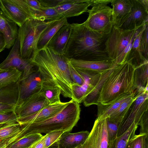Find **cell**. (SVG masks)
I'll list each match as a JSON object with an SVG mask.
<instances>
[{
	"label": "cell",
	"instance_id": "1",
	"mask_svg": "<svg viewBox=\"0 0 148 148\" xmlns=\"http://www.w3.org/2000/svg\"><path fill=\"white\" fill-rule=\"evenodd\" d=\"M31 61L37 68L44 82L58 87L64 97L71 98L73 82L70 74L69 58L46 47L37 50Z\"/></svg>",
	"mask_w": 148,
	"mask_h": 148
},
{
	"label": "cell",
	"instance_id": "2",
	"mask_svg": "<svg viewBox=\"0 0 148 148\" xmlns=\"http://www.w3.org/2000/svg\"><path fill=\"white\" fill-rule=\"evenodd\" d=\"M71 24L72 31L66 47L65 56L69 59L90 61L109 58L105 46L109 35L103 36L94 32L83 23Z\"/></svg>",
	"mask_w": 148,
	"mask_h": 148
},
{
	"label": "cell",
	"instance_id": "3",
	"mask_svg": "<svg viewBox=\"0 0 148 148\" xmlns=\"http://www.w3.org/2000/svg\"><path fill=\"white\" fill-rule=\"evenodd\" d=\"M135 69L133 66L127 62L116 65L101 88L97 104H107L121 96L134 93Z\"/></svg>",
	"mask_w": 148,
	"mask_h": 148
},
{
	"label": "cell",
	"instance_id": "4",
	"mask_svg": "<svg viewBox=\"0 0 148 148\" xmlns=\"http://www.w3.org/2000/svg\"><path fill=\"white\" fill-rule=\"evenodd\" d=\"M79 103L71 99L61 111L48 118L25 124V134L36 133L46 134L56 130L70 132L80 119Z\"/></svg>",
	"mask_w": 148,
	"mask_h": 148
},
{
	"label": "cell",
	"instance_id": "5",
	"mask_svg": "<svg viewBox=\"0 0 148 148\" xmlns=\"http://www.w3.org/2000/svg\"><path fill=\"white\" fill-rule=\"evenodd\" d=\"M55 21H45L31 18L19 27L18 38L19 54L22 58L31 60L37 50V44L41 35Z\"/></svg>",
	"mask_w": 148,
	"mask_h": 148
},
{
	"label": "cell",
	"instance_id": "6",
	"mask_svg": "<svg viewBox=\"0 0 148 148\" xmlns=\"http://www.w3.org/2000/svg\"><path fill=\"white\" fill-rule=\"evenodd\" d=\"M112 0H92V8L87 12L88 16L83 23L92 31L103 36L108 35L113 27L112 9L107 5Z\"/></svg>",
	"mask_w": 148,
	"mask_h": 148
},
{
	"label": "cell",
	"instance_id": "7",
	"mask_svg": "<svg viewBox=\"0 0 148 148\" xmlns=\"http://www.w3.org/2000/svg\"><path fill=\"white\" fill-rule=\"evenodd\" d=\"M137 29L113 27L105 43L106 51L110 59L113 62L124 51Z\"/></svg>",
	"mask_w": 148,
	"mask_h": 148
},
{
	"label": "cell",
	"instance_id": "8",
	"mask_svg": "<svg viewBox=\"0 0 148 148\" xmlns=\"http://www.w3.org/2000/svg\"><path fill=\"white\" fill-rule=\"evenodd\" d=\"M137 96L122 122L118 126L117 137L126 131L133 124L138 126L145 113L148 110V91L138 92Z\"/></svg>",
	"mask_w": 148,
	"mask_h": 148
},
{
	"label": "cell",
	"instance_id": "9",
	"mask_svg": "<svg viewBox=\"0 0 148 148\" xmlns=\"http://www.w3.org/2000/svg\"><path fill=\"white\" fill-rule=\"evenodd\" d=\"M0 8L8 18L19 27L27 20L35 18L24 0H0Z\"/></svg>",
	"mask_w": 148,
	"mask_h": 148
},
{
	"label": "cell",
	"instance_id": "10",
	"mask_svg": "<svg viewBox=\"0 0 148 148\" xmlns=\"http://www.w3.org/2000/svg\"><path fill=\"white\" fill-rule=\"evenodd\" d=\"M43 82L38 70H35L25 77L20 79L17 82L18 98L16 105L30 96L39 92Z\"/></svg>",
	"mask_w": 148,
	"mask_h": 148
},
{
	"label": "cell",
	"instance_id": "11",
	"mask_svg": "<svg viewBox=\"0 0 148 148\" xmlns=\"http://www.w3.org/2000/svg\"><path fill=\"white\" fill-rule=\"evenodd\" d=\"M34 66L31 60L24 59L20 56L18 38L7 57L0 64V69L14 68L22 72L20 79L25 77L34 70Z\"/></svg>",
	"mask_w": 148,
	"mask_h": 148
},
{
	"label": "cell",
	"instance_id": "12",
	"mask_svg": "<svg viewBox=\"0 0 148 148\" xmlns=\"http://www.w3.org/2000/svg\"><path fill=\"white\" fill-rule=\"evenodd\" d=\"M132 1L133 5L130 12L120 22L116 28L134 30L148 23V11L138 0Z\"/></svg>",
	"mask_w": 148,
	"mask_h": 148
},
{
	"label": "cell",
	"instance_id": "13",
	"mask_svg": "<svg viewBox=\"0 0 148 148\" xmlns=\"http://www.w3.org/2000/svg\"><path fill=\"white\" fill-rule=\"evenodd\" d=\"M76 70L82 76L84 82L81 86L73 83L71 87V98L76 102L80 103L83 102L86 97L94 89L102 73H97L84 70Z\"/></svg>",
	"mask_w": 148,
	"mask_h": 148
},
{
	"label": "cell",
	"instance_id": "14",
	"mask_svg": "<svg viewBox=\"0 0 148 148\" xmlns=\"http://www.w3.org/2000/svg\"><path fill=\"white\" fill-rule=\"evenodd\" d=\"M107 119H96L88 136L80 148H107Z\"/></svg>",
	"mask_w": 148,
	"mask_h": 148
},
{
	"label": "cell",
	"instance_id": "15",
	"mask_svg": "<svg viewBox=\"0 0 148 148\" xmlns=\"http://www.w3.org/2000/svg\"><path fill=\"white\" fill-rule=\"evenodd\" d=\"M50 104L48 100L40 92L33 95L16 105L14 112L17 118L34 114Z\"/></svg>",
	"mask_w": 148,
	"mask_h": 148
},
{
	"label": "cell",
	"instance_id": "16",
	"mask_svg": "<svg viewBox=\"0 0 148 148\" xmlns=\"http://www.w3.org/2000/svg\"><path fill=\"white\" fill-rule=\"evenodd\" d=\"M92 5V0H68L54 8L62 17L67 18L87 12L88 7Z\"/></svg>",
	"mask_w": 148,
	"mask_h": 148
},
{
	"label": "cell",
	"instance_id": "17",
	"mask_svg": "<svg viewBox=\"0 0 148 148\" xmlns=\"http://www.w3.org/2000/svg\"><path fill=\"white\" fill-rule=\"evenodd\" d=\"M71 65L76 69L101 73L112 68L115 64L109 58L101 61H90L69 59Z\"/></svg>",
	"mask_w": 148,
	"mask_h": 148
},
{
	"label": "cell",
	"instance_id": "18",
	"mask_svg": "<svg viewBox=\"0 0 148 148\" xmlns=\"http://www.w3.org/2000/svg\"><path fill=\"white\" fill-rule=\"evenodd\" d=\"M69 102L50 104L44 108L31 115L17 118L21 125L40 121L50 117L61 111L68 103Z\"/></svg>",
	"mask_w": 148,
	"mask_h": 148
},
{
	"label": "cell",
	"instance_id": "19",
	"mask_svg": "<svg viewBox=\"0 0 148 148\" xmlns=\"http://www.w3.org/2000/svg\"><path fill=\"white\" fill-rule=\"evenodd\" d=\"M72 30L71 24L63 25L51 39L46 47L52 49L57 54L64 55Z\"/></svg>",
	"mask_w": 148,
	"mask_h": 148
},
{
	"label": "cell",
	"instance_id": "20",
	"mask_svg": "<svg viewBox=\"0 0 148 148\" xmlns=\"http://www.w3.org/2000/svg\"><path fill=\"white\" fill-rule=\"evenodd\" d=\"M89 133V131L86 130L74 133L65 132L52 147H57L59 148H77L83 143Z\"/></svg>",
	"mask_w": 148,
	"mask_h": 148
},
{
	"label": "cell",
	"instance_id": "21",
	"mask_svg": "<svg viewBox=\"0 0 148 148\" xmlns=\"http://www.w3.org/2000/svg\"><path fill=\"white\" fill-rule=\"evenodd\" d=\"M0 32L3 36L5 48L9 49L13 46L18 37L17 25L8 18L0 10Z\"/></svg>",
	"mask_w": 148,
	"mask_h": 148
},
{
	"label": "cell",
	"instance_id": "22",
	"mask_svg": "<svg viewBox=\"0 0 148 148\" xmlns=\"http://www.w3.org/2000/svg\"><path fill=\"white\" fill-rule=\"evenodd\" d=\"M148 23L145 24L135 38L130 50L127 54L125 62L131 64L135 68L148 60L144 57L140 48V42L143 33Z\"/></svg>",
	"mask_w": 148,
	"mask_h": 148
},
{
	"label": "cell",
	"instance_id": "23",
	"mask_svg": "<svg viewBox=\"0 0 148 148\" xmlns=\"http://www.w3.org/2000/svg\"><path fill=\"white\" fill-rule=\"evenodd\" d=\"M112 20L113 27L116 28L120 22L130 12L132 0H112Z\"/></svg>",
	"mask_w": 148,
	"mask_h": 148
},
{
	"label": "cell",
	"instance_id": "24",
	"mask_svg": "<svg viewBox=\"0 0 148 148\" xmlns=\"http://www.w3.org/2000/svg\"><path fill=\"white\" fill-rule=\"evenodd\" d=\"M68 24L67 18L63 17L55 21L48 26L40 37L37 44V50L46 47L58 30L63 25Z\"/></svg>",
	"mask_w": 148,
	"mask_h": 148
},
{
	"label": "cell",
	"instance_id": "25",
	"mask_svg": "<svg viewBox=\"0 0 148 148\" xmlns=\"http://www.w3.org/2000/svg\"><path fill=\"white\" fill-rule=\"evenodd\" d=\"M148 85V61L135 68L133 77L134 91H143Z\"/></svg>",
	"mask_w": 148,
	"mask_h": 148
},
{
	"label": "cell",
	"instance_id": "26",
	"mask_svg": "<svg viewBox=\"0 0 148 148\" xmlns=\"http://www.w3.org/2000/svg\"><path fill=\"white\" fill-rule=\"evenodd\" d=\"M134 92L132 94H126L121 96L113 102L107 104L98 103L97 104V119L103 120L108 118L123 102L130 97Z\"/></svg>",
	"mask_w": 148,
	"mask_h": 148
},
{
	"label": "cell",
	"instance_id": "27",
	"mask_svg": "<svg viewBox=\"0 0 148 148\" xmlns=\"http://www.w3.org/2000/svg\"><path fill=\"white\" fill-rule=\"evenodd\" d=\"M138 92L134 93L123 102L107 118L110 121L117 123L118 126L122 122L127 114L132 104L137 97Z\"/></svg>",
	"mask_w": 148,
	"mask_h": 148
},
{
	"label": "cell",
	"instance_id": "28",
	"mask_svg": "<svg viewBox=\"0 0 148 148\" xmlns=\"http://www.w3.org/2000/svg\"><path fill=\"white\" fill-rule=\"evenodd\" d=\"M116 65L101 74L99 79L94 89L83 100V102L85 106L88 107L92 105L97 104L101 88L106 79L113 71Z\"/></svg>",
	"mask_w": 148,
	"mask_h": 148
},
{
	"label": "cell",
	"instance_id": "29",
	"mask_svg": "<svg viewBox=\"0 0 148 148\" xmlns=\"http://www.w3.org/2000/svg\"><path fill=\"white\" fill-rule=\"evenodd\" d=\"M22 75V72L14 68L0 69V89L18 82Z\"/></svg>",
	"mask_w": 148,
	"mask_h": 148
},
{
	"label": "cell",
	"instance_id": "30",
	"mask_svg": "<svg viewBox=\"0 0 148 148\" xmlns=\"http://www.w3.org/2000/svg\"><path fill=\"white\" fill-rule=\"evenodd\" d=\"M40 92L48 100L50 104L61 102L60 99L61 90L57 86L43 82Z\"/></svg>",
	"mask_w": 148,
	"mask_h": 148
},
{
	"label": "cell",
	"instance_id": "31",
	"mask_svg": "<svg viewBox=\"0 0 148 148\" xmlns=\"http://www.w3.org/2000/svg\"><path fill=\"white\" fill-rule=\"evenodd\" d=\"M29 8L35 18L42 21H55L62 18L54 8L42 6L40 10Z\"/></svg>",
	"mask_w": 148,
	"mask_h": 148
},
{
	"label": "cell",
	"instance_id": "32",
	"mask_svg": "<svg viewBox=\"0 0 148 148\" xmlns=\"http://www.w3.org/2000/svg\"><path fill=\"white\" fill-rule=\"evenodd\" d=\"M43 136L39 133L27 134L12 143L6 148H28Z\"/></svg>",
	"mask_w": 148,
	"mask_h": 148
},
{
	"label": "cell",
	"instance_id": "33",
	"mask_svg": "<svg viewBox=\"0 0 148 148\" xmlns=\"http://www.w3.org/2000/svg\"><path fill=\"white\" fill-rule=\"evenodd\" d=\"M138 126L133 124L124 133L118 136L113 144L112 148H127L130 139L135 134Z\"/></svg>",
	"mask_w": 148,
	"mask_h": 148
},
{
	"label": "cell",
	"instance_id": "34",
	"mask_svg": "<svg viewBox=\"0 0 148 148\" xmlns=\"http://www.w3.org/2000/svg\"><path fill=\"white\" fill-rule=\"evenodd\" d=\"M128 148H148V134L140 133L135 134L130 140Z\"/></svg>",
	"mask_w": 148,
	"mask_h": 148
},
{
	"label": "cell",
	"instance_id": "35",
	"mask_svg": "<svg viewBox=\"0 0 148 148\" xmlns=\"http://www.w3.org/2000/svg\"><path fill=\"white\" fill-rule=\"evenodd\" d=\"M18 122L12 123L0 127V142L8 138L18 132L21 128Z\"/></svg>",
	"mask_w": 148,
	"mask_h": 148
},
{
	"label": "cell",
	"instance_id": "36",
	"mask_svg": "<svg viewBox=\"0 0 148 148\" xmlns=\"http://www.w3.org/2000/svg\"><path fill=\"white\" fill-rule=\"evenodd\" d=\"M17 82L0 89V100L17 99Z\"/></svg>",
	"mask_w": 148,
	"mask_h": 148
},
{
	"label": "cell",
	"instance_id": "37",
	"mask_svg": "<svg viewBox=\"0 0 148 148\" xmlns=\"http://www.w3.org/2000/svg\"><path fill=\"white\" fill-rule=\"evenodd\" d=\"M107 131L108 146L112 147L117 137L118 125L111 122L107 119Z\"/></svg>",
	"mask_w": 148,
	"mask_h": 148
},
{
	"label": "cell",
	"instance_id": "38",
	"mask_svg": "<svg viewBox=\"0 0 148 148\" xmlns=\"http://www.w3.org/2000/svg\"><path fill=\"white\" fill-rule=\"evenodd\" d=\"M64 132L63 130H56L46 134L45 135L44 141L45 148H49L52 147Z\"/></svg>",
	"mask_w": 148,
	"mask_h": 148
},
{
	"label": "cell",
	"instance_id": "39",
	"mask_svg": "<svg viewBox=\"0 0 148 148\" xmlns=\"http://www.w3.org/2000/svg\"><path fill=\"white\" fill-rule=\"evenodd\" d=\"M139 45L141 53L145 58L148 60V24L143 33Z\"/></svg>",
	"mask_w": 148,
	"mask_h": 148
},
{
	"label": "cell",
	"instance_id": "40",
	"mask_svg": "<svg viewBox=\"0 0 148 148\" xmlns=\"http://www.w3.org/2000/svg\"><path fill=\"white\" fill-rule=\"evenodd\" d=\"M17 99L0 100V114H6L13 112Z\"/></svg>",
	"mask_w": 148,
	"mask_h": 148
},
{
	"label": "cell",
	"instance_id": "41",
	"mask_svg": "<svg viewBox=\"0 0 148 148\" xmlns=\"http://www.w3.org/2000/svg\"><path fill=\"white\" fill-rule=\"evenodd\" d=\"M69 66L70 74L73 83L79 86L82 85L84 82V80L81 75L71 65L69 62Z\"/></svg>",
	"mask_w": 148,
	"mask_h": 148
},
{
	"label": "cell",
	"instance_id": "42",
	"mask_svg": "<svg viewBox=\"0 0 148 148\" xmlns=\"http://www.w3.org/2000/svg\"><path fill=\"white\" fill-rule=\"evenodd\" d=\"M17 116L14 112L0 114V123H10L17 122Z\"/></svg>",
	"mask_w": 148,
	"mask_h": 148
},
{
	"label": "cell",
	"instance_id": "43",
	"mask_svg": "<svg viewBox=\"0 0 148 148\" xmlns=\"http://www.w3.org/2000/svg\"><path fill=\"white\" fill-rule=\"evenodd\" d=\"M138 125L140 126V133L148 134V112L146 111L143 116Z\"/></svg>",
	"mask_w": 148,
	"mask_h": 148
},
{
	"label": "cell",
	"instance_id": "44",
	"mask_svg": "<svg viewBox=\"0 0 148 148\" xmlns=\"http://www.w3.org/2000/svg\"><path fill=\"white\" fill-rule=\"evenodd\" d=\"M29 6L33 9L36 10H40L42 6L38 0H24Z\"/></svg>",
	"mask_w": 148,
	"mask_h": 148
},
{
	"label": "cell",
	"instance_id": "45",
	"mask_svg": "<svg viewBox=\"0 0 148 148\" xmlns=\"http://www.w3.org/2000/svg\"><path fill=\"white\" fill-rule=\"evenodd\" d=\"M45 136L34 143L28 148H45L44 141Z\"/></svg>",
	"mask_w": 148,
	"mask_h": 148
},
{
	"label": "cell",
	"instance_id": "46",
	"mask_svg": "<svg viewBox=\"0 0 148 148\" xmlns=\"http://www.w3.org/2000/svg\"><path fill=\"white\" fill-rule=\"evenodd\" d=\"M5 42L3 34L0 32V47L5 48Z\"/></svg>",
	"mask_w": 148,
	"mask_h": 148
},
{
	"label": "cell",
	"instance_id": "47",
	"mask_svg": "<svg viewBox=\"0 0 148 148\" xmlns=\"http://www.w3.org/2000/svg\"><path fill=\"white\" fill-rule=\"evenodd\" d=\"M138 1L148 11V0H138Z\"/></svg>",
	"mask_w": 148,
	"mask_h": 148
},
{
	"label": "cell",
	"instance_id": "48",
	"mask_svg": "<svg viewBox=\"0 0 148 148\" xmlns=\"http://www.w3.org/2000/svg\"><path fill=\"white\" fill-rule=\"evenodd\" d=\"M10 123H0V127L6 125Z\"/></svg>",
	"mask_w": 148,
	"mask_h": 148
},
{
	"label": "cell",
	"instance_id": "49",
	"mask_svg": "<svg viewBox=\"0 0 148 148\" xmlns=\"http://www.w3.org/2000/svg\"><path fill=\"white\" fill-rule=\"evenodd\" d=\"M81 145L79 146H78V147H77L76 148H80ZM50 148H59L57 147L53 146V147H50Z\"/></svg>",
	"mask_w": 148,
	"mask_h": 148
},
{
	"label": "cell",
	"instance_id": "50",
	"mask_svg": "<svg viewBox=\"0 0 148 148\" xmlns=\"http://www.w3.org/2000/svg\"><path fill=\"white\" fill-rule=\"evenodd\" d=\"M5 48L4 47H0V53L4 50Z\"/></svg>",
	"mask_w": 148,
	"mask_h": 148
},
{
	"label": "cell",
	"instance_id": "51",
	"mask_svg": "<svg viewBox=\"0 0 148 148\" xmlns=\"http://www.w3.org/2000/svg\"><path fill=\"white\" fill-rule=\"evenodd\" d=\"M3 145V144L2 142H0V146Z\"/></svg>",
	"mask_w": 148,
	"mask_h": 148
},
{
	"label": "cell",
	"instance_id": "52",
	"mask_svg": "<svg viewBox=\"0 0 148 148\" xmlns=\"http://www.w3.org/2000/svg\"><path fill=\"white\" fill-rule=\"evenodd\" d=\"M107 148H112V147L110 146H108Z\"/></svg>",
	"mask_w": 148,
	"mask_h": 148
},
{
	"label": "cell",
	"instance_id": "53",
	"mask_svg": "<svg viewBox=\"0 0 148 148\" xmlns=\"http://www.w3.org/2000/svg\"></svg>",
	"mask_w": 148,
	"mask_h": 148
}]
</instances>
